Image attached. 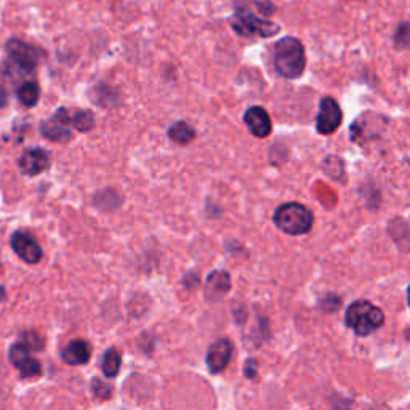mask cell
Wrapping results in <instances>:
<instances>
[{
  "label": "cell",
  "instance_id": "cell-22",
  "mask_svg": "<svg viewBox=\"0 0 410 410\" xmlns=\"http://www.w3.org/2000/svg\"><path fill=\"white\" fill-rule=\"evenodd\" d=\"M244 372H245V377L253 378L255 375H257V362H255L253 359H248V361L245 362Z\"/></svg>",
  "mask_w": 410,
  "mask_h": 410
},
{
  "label": "cell",
  "instance_id": "cell-16",
  "mask_svg": "<svg viewBox=\"0 0 410 410\" xmlns=\"http://www.w3.org/2000/svg\"><path fill=\"white\" fill-rule=\"evenodd\" d=\"M169 136L172 141L178 143V145H189L191 141L196 140V130L188 122L179 121L169 128Z\"/></svg>",
  "mask_w": 410,
  "mask_h": 410
},
{
  "label": "cell",
  "instance_id": "cell-14",
  "mask_svg": "<svg viewBox=\"0 0 410 410\" xmlns=\"http://www.w3.org/2000/svg\"><path fill=\"white\" fill-rule=\"evenodd\" d=\"M63 362L70 365H82L90 361L92 356V348L87 340H72L71 343H67L60 353Z\"/></svg>",
  "mask_w": 410,
  "mask_h": 410
},
{
  "label": "cell",
  "instance_id": "cell-18",
  "mask_svg": "<svg viewBox=\"0 0 410 410\" xmlns=\"http://www.w3.org/2000/svg\"><path fill=\"white\" fill-rule=\"evenodd\" d=\"M71 123L77 132H89L95 126V119L90 111H74L71 114Z\"/></svg>",
  "mask_w": 410,
  "mask_h": 410
},
{
  "label": "cell",
  "instance_id": "cell-9",
  "mask_svg": "<svg viewBox=\"0 0 410 410\" xmlns=\"http://www.w3.org/2000/svg\"><path fill=\"white\" fill-rule=\"evenodd\" d=\"M10 245L13 248V252L20 257L23 262H26L29 265H35L42 260V248L37 244V240L33 236L24 233V231H16L11 234Z\"/></svg>",
  "mask_w": 410,
  "mask_h": 410
},
{
  "label": "cell",
  "instance_id": "cell-20",
  "mask_svg": "<svg viewBox=\"0 0 410 410\" xmlns=\"http://www.w3.org/2000/svg\"><path fill=\"white\" fill-rule=\"evenodd\" d=\"M410 45V24L402 23L396 31V47H409Z\"/></svg>",
  "mask_w": 410,
  "mask_h": 410
},
{
  "label": "cell",
  "instance_id": "cell-23",
  "mask_svg": "<svg viewBox=\"0 0 410 410\" xmlns=\"http://www.w3.org/2000/svg\"><path fill=\"white\" fill-rule=\"evenodd\" d=\"M9 104V93L4 87H0V109L5 108Z\"/></svg>",
  "mask_w": 410,
  "mask_h": 410
},
{
  "label": "cell",
  "instance_id": "cell-12",
  "mask_svg": "<svg viewBox=\"0 0 410 410\" xmlns=\"http://www.w3.org/2000/svg\"><path fill=\"white\" fill-rule=\"evenodd\" d=\"M244 122L252 135L257 136V138H266L272 130L271 117L262 106L248 108L244 114Z\"/></svg>",
  "mask_w": 410,
  "mask_h": 410
},
{
  "label": "cell",
  "instance_id": "cell-15",
  "mask_svg": "<svg viewBox=\"0 0 410 410\" xmlns=\"http://www.w3.org/2000/svg\"><path fill=\"white\" fill-rule=\"evenodd\" d=\"M16 96L20 99V103L23 106H35L37 101L40 98V87L35 80H28V82H23L16 90Z\"/></svg>",
  "mask_w": 410,
  "mask_h": 410
},
{
  "label": "cell",
  "instance_id": "cell-25",
  "mask_svg": "<svg viewBox=\"0 0 410 410\" xmlns=\"http://www.w3.org/2000/svg\"><path fill=\"white\" fill-rule=\"evenodd\" d=\"M407 301H409V304H410V287L407 289Z\"/></svg>",
  "mask_w": 410,
  "mask_h": 410
},
{
  "label": "cell",
  "instance_id": "cell-1",
  "mask_svg": "<svg viewBox=\"0 0 410 410\" xmlns=\"http://www.w3.org/2000/svg\"><path fill=\"white\" fill-rule=\"evenodd\" d=\"M275 67L285 79L300 77L306 67L303 43L295 37H285L275 47Z\"/></svg>",
  "mask_w": 410,
  "mask_h": 410
},
{
  "label": "cell",
  "instance_id": "cell-6",
  "mask_svg": "<svg viewBox=\"0 0 410 410\" xmlns=\"http://www.w3.org/2000/svg\"><path fill=\"white\" fill-rule=\"evenodd\" d=\"M71 114L66 108H60L48 121L40 126V133L43 138L55 143H66L72 138Z\"/></svg>",
  "mask_w": 410,
  "mask_h": 410
},
{
  "label": "cell",
  "instance_id": "cell-17",
  "mask_svg": "<svg viewBox=\"0 0 410 410\" xmlns=\"http://www.w3.org/2000/svg\"><path fill=\"white\" fill-rule=\"evenodd\" d=\"M121 364H122V358L119 351L114 350V348H109V350L103 354L101 370L108 378H113L119 374Z\"/></svg>",
  "mask_w": 410,
  "mask_h": 410
},
{
  "label": "cell",
  "instance_id": "cell-21",
  "mask_svg": "<svg viewBox=\"0 0 410 410\" xmlns=\"http://www.w3.org/2000/svg\"><path fill=\"white\" fill-rule=\"evenodd\" d=\"M92 391H93V394L99 397V399H108L111 393H113V388L96 378V380L92 382Z\"/></svg>",
  "mask_w": 410,
  "mask_h": 410
},
{
  "label": "cell",
  "instance_id": "cell-19",
  "mask_svg": "<svg viewBox=\"0 0 410 410\" xmlns=\"http://www.w3.org/2000/svg\"><path fill=\"white\" fill-rule=\"evenodd\" d=\"M20 341H23V343L33 351H40L43 345H45V341H43V338L37 332H23Z\"/></svg>",
  "mask_w": 410,
  "mask_h": 410
},
{
  "label": "cell",
  "instance_id": "cell-13",
  "mask_svg": "<svg viewBox=\"0 0 410 410\" xmlns=\"http://www.w3.org/2000/svg\"><path fill=\"white\" fill-rule=\"evenodd\" d=\"M231 290V277L226 271H214L205 282V298L207 301H220Z\"/></svg>",
  "mask_w": 410,
  "mask_h": 410
},
{
  "label": "cell",
  "instance_id": "cell-4",
  "mask_svg": "<svg viewBox=\"0 0 410 410\" xmlns=\"http://www.w3.org/2000/svg\"><path fill=\"white\" fill-rule=\"evenodd\" d=\"M7 53H9L7 72L20 74V76L33 74L35 71V67L39 66L42 58L45 57L40 48L29 45V43L18 39H11L7 43Z\"/></svg>",
  "mask_w": 410,
  "mask_h": 410
},
{
  "label": "cell",
  "instance_id": "cell-24",
  "mask_svg": "<svg viewBox=\"0 0 410 410\" xmlns=\"http://www.w3.org/2000/svg\"><path fill=\"white\" fill-rule=\"evenodd\" d=\"M5 298H7V292H5V289L0 285V301H4Z\"/></svg>",
  "mask_w": 410,
  "mask_h": 410
},
{
  "label": "cell",
  "instance_id": "cell-10",
  "mask_svg": "<svg viewBox=\"0 0 410 410\" xmlns=\"http://www.w3.org/2000/svg\"><path fill=\"white\" fill-rule=\"evenodd\" d=\"M231 356H233V343L226 338H220L210 345L205 362H207V367L212 374H220V372L228 367L229 361H231Z\"/></svg>",
  "mask_w": 410,
  "mask_h": 410
},
{
  "label": "cell",
  "instance_id": "cell-11",
  "mask_svg": "<svg viewBox=\"0 0 410 410\" xmlns=\"http://www.w3.org/2000/svg\"><path fill=\"white\" fill-rule=\"evenodd\" d=\"M20 170L28 177H37L42 172L48 170L50 167V154L42 148H33L23 153V156L18 160Z\"/></svg>",
  "mask_w": 410,
  "mask_h": 410
},
{
  "label": "cell",
  "instance_id": "cell-3",
  "mask_svg": "<svg viewBox=\"0 0 410 410\" xmlns=\"http://www.w3.org/2000/svg\"><path fill=\"white\" fill-rule=\"evenodd\" d=\"M313 212L298 202H289L281 205L275 214L276 226L282 233L290 236L308 234L313 228Z\"/></svg>",
  "mask_w": 410,
  "mask_h": 410
},
{
  "label": "cell",
  "instance_id": "cell-5",
  "mask_svg": "<svg viewBox=\"0 0 410 410\" xmlns=\"http://www.w3.org/2000/svg\"><path fill=\"white\" fill-rule=\"evenodd\" d=\"M231 28L244 37H271L279 33L276 23L265 20L250 9L240 7V5L231 18Z\"/></svg>",
  "mask_w": 410,
  "mask_h": 410
},
{
  "label": "cell",
  "instance_id": "cell-2",
  "mask_svg": "<svg viewBox=\"0 0 410 410\" xmlns=\"http://www.w3.org/2000/svg\"><path fill=\"white\" fill-rule=\"evenodd\" d=\"M345 322L351 331L356 332V335L367 337L384 324V314L380 308L370 301L359 300L351 303L350 308L346 309Z\"/></svg>",
  "mask_w": 410,
  "mask_h": 410
},
{
  "label": "cell",
  "instance_id": "cell-8",
  "mask_svg": "<svg viewBox=\"0 0 410 410\" xmlns=\"http://www.w3.org/2000/svg\"><path fill=\"white\" fill-rule=\"evenodd\" d=\"M341 121H343V113H341L340 104L331 96L322 98L319 104L318 121H316L318 132L321 135H332L341 126Z\"/></svg>",
  "mask_w": 410,
  "mask_h": 410
},
{
  "label": "cell",
  "instance_id": "cell-7",
  "mask_svg": "<svg viewBox=\"0 0 410 410\" xmlns=\"http://www.w3.org/2000/svg\"><path fill=\"white\" fill-rule=\"evenodd\" d=\"M9 359L11 365L20 372L21 378H33L42 374V364L33 356V350H29L23 341H16L10 346Z\"/></svg>",
  "mask_w": 410,
  "mask_h": 410
}]
</instances>
